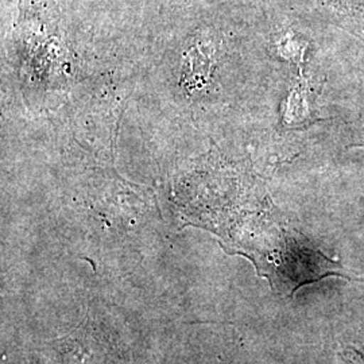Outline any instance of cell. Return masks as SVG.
I'll return each instance as SVG.
<instances>
[{"label": "cell", "instance_id": "obj_1", "mask_svg": "<svg viewBox=\"0 0 364 364\" xmlns=\"http://www.w3.org/2000/svg\"><path fill=\"white\" fill-rule=\"evenodd\" d=\"M338 136L344 150L364 149V99L338 117Z\"/></svg>", "mask_w": 364, "mask_h": 364}, {"label": "cell", "instance_id": "obj_2", "mask_svg": "<svg viewBox=\"0 0 364 364\" xmlns=\"http://www.w3.org/2000/svg\"><path fill=\"white\" fill-rule=\"evenodd\" d=\"M329 3L364 30V0H329Z\"/></svg>", "mask_w": 364, "mask_h": 364}, {"label": "cell", "instance_id": "obj_3", "mask_svg": "<svg viewBox=\"0 0 364 364\" xmlns=\"http://www.w3.org/2000/svg\"><path fill=\"white\" fill-rule=\"evenodd\" d=\"M356 353H358V356L360 358V360H362V364H364V355L362 353V352L356 351Z\"/></svg>", "mask_w": 364, "mask_h": 364}]
</instances>
